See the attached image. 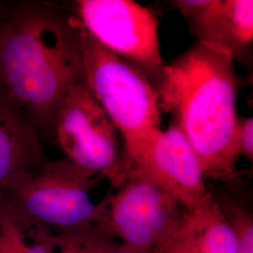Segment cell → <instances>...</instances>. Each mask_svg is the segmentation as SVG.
I'll list each match as a JSON object with an SVG mask.
<instances>
[{
	"instance_id": "cell-1",
	"label": "cell",
	"mask_w": 253,
	"mask_h": 253,
	"mask_svg": "<svg viewBox=\"0 0 253 253\" xmlns=\"http://www.w3.org/2000/svg\"><path fill=\"white\" fill-rule=\"evenodd\" d=\"M82 81L81 26L75 16L42 2L4 10L0 90L39 135L54 132L61 101Z\"/></svg>"
},
{
	"instance_id": "cell-2",
	"label": "cell",
	"mask_w": 253,
	"mask_h": 253,
	"mask_svg": "<svg viewBox=\"0 0 253 253\" xmlns=\"http://www.w3.org/2000/svg\"><path fill=\"white\" fill-rule=\"evenodd\" d=\"M234 62L197 43L164 67L155 88L160 109L175 117L206 179L227 182L237 177L235 130L240 80Z\"/></svg>"
},
{
	"instance_id": "cell-3",
	"label": "cell",
	"mask_w": 253,
	"mask_h": 253,
	"mask_svg": "<svg viewBox=\"0 0 253 253\" xmlns=\"http://www.w3.org/2000/svg\"><path fill=\"white\" fill-rule=\"evenodd\" d=\"M95 173L64 158L24 172L2 192L21 230L54 235L99 222L100 208L89 190Z\"/></svg>"
},
{
	"instance_id": "cell-4",
	"label": "cell",
	"mask_w": 253,
	"mask_h": 253,
	"mask_svg": "<svg viewBox=\"0 0 253 253\" xmlns=\"http://www.w3.org/2000/svg\"><path fill=\"white\" fill-rule=\"evenodd\" d=\"M81 43L84 81L122 135L125 154L130 153L161 129L156 90L138 68L111 53L82 26Z\"/></svg>"
},
{
	"instance_id": "cell-5",
	"label": "cell",
	"mask_w": 253,
	"mask_h": 253,
	"mask_svg": "<svg viewBox=\"0 0 253 253\" xmlns=\"http://www.w3.org/2000/svg\"><path fill=\"white\" fill-rule=\"evenodd\" d=\"M99 204L100 222L120 243L155 253L181 226L187 210L151 181L128 176Z\"/></svg>"
},
{
	"instance_id": "cell-6",
	"label": "cell",
	"mask_w": 253,
	"mask_h": 253,
	"mask_svg": "<svg viewBox=\"0 0 253 253\" xmlns=\"http://www.w3.org/2000/svg\"><path fill=\"white\" fill-rule=\"evenodd\" d=\"M75 18L100 44L138 68L156 88L165 65L151 9L130 0H78Z\"/></svg>"
},
{
	"instance_id": "cell-7",
	"label": "cell",
	"mask_w": 253,
	"mask_h": 253,
	"mask_svg": "<svg viewBox=\"0 0 253 253\" xmlns=\"http://www.w3.org/2000/svg\"><path fill=\"white\" fill-rule=\"evenodd\" d=\"M116 131L84 81L68 91L54 121L59 146L66 159L106 177L115 190L126 180Z\"/></svg>"
},
{
	"instance_id": "cell-8",
	"label": "cell",
	"mask_w": 253,
	"mask_h": 253,
	"mask_svg": "<svg viewBox=\"0 0 253 253\" xmlns=\"http://www.w3.org/2000/svg\"><path fill=\"white\" fill-rule=\"evenodd\" d=\"M128 176L151 181L170 193L189 212L208 196L198 157L175 123L159 129L134 151L123 156Z\"/></svg>"
},
{
	"instance_id": "cell-9",
	"label": "cell",
	"mask_w": 253,
	"mask_h": 253,
	"mask_svg": "<svg viewBox=\"0 0 253 253\" xmlns=\"http://www.w3.org/2000/svg\"><path fill=\"white\" fill-rule=\"evenodd\" d=\"M198 43L235 60L253 41V0H176Z\"/></svg>"
},
{
	"instance_id": "cell-10",
	"label": "cell",
	"mask_w": 253,
	"mask_h": 253,
	"mask_svg": "<svg viewBox=\"0 0 253 253\" xmlns=\"http://www.w3.org/2000/svg\"><path fill=\"white\" fill-rule=\"evenodd\" d=\"M47 162L36 129L0 90V194L20 174Z\"/></svg>"
},
{
	"instance_id": "cell-11",
	"label": "cell",
	"mask_w": 253,
	"mask_h": 253,
	"mask_svg": "<svg viewBox=\"0 0 253 253\" xmlns=\"http://www.w3.org/2000/svg\"><path fill=\"white\" fill-rule=\"evenodd\" d=\"M172 239L190 253H237L235 235L210 192L187 212Z\"/></svg>"
},
{
	"instance_id": "cell-12",
	"label": "cell",
	"mask_w": 253,
	"mask_h": 253,
	"mask_svg": "<svg viewBox=\"0 0 253 253\" xmlns=\"http://www.w3.org/2000/svg\"><path fill=\"white\" fill-rule=\"evenodd\" d=\"M53 239L52 253H111L119 243L99 222L64 231Z\"/></svg>"
},
{
	"instance_id": "cell-13",
	"label": "cell",
	"mask_w": 253,
	"mask_h": 253,
	"mask_svg": "<svg viewBox=\"0 0 253 253\" xmlns=\"http://www.w3.org/2000/svg\"><path fill=\"white\" fill-rule=\"evenodd\" d=\"M208 189L235 235L237 253H253V214L226 192Z\"/></svg>"
},
{
	"instance_id": "cell-14",
	"label": "cell",
	"mask_w": 253,
	"mask_h": 253,
	"mask_svg": "<svg viewBox=\"0 0 253 253\" xmlns=\"http://www.w3.org/2000/svg\"><path fill=\"white\" fill-rule=\"evenodd\" d=\"M36 243L27 244L23 231L11 216L0 194V253H52L54 250L53 235H39Z\"/></svg>"
},
{
	"instance_id": "cell-15",
	"label": "cell",
	"mask_w": 253,
	"mask_h": 253,
	"mask_svg": "<svg viewBox=\"0 0 253 253\" xmlns=\"http://www.w3.org/2000/svg\"><path fill=\"white\" fill-rule=\"evenodd\" d=\"M235 147L236 153L253 161V118H237L235 130Z\"/></svg>"
},
{
	"instance_id": "cell-16",
	"label": "cell",
	"mask_w": 253,
	"mask_h": 253,
	"mask_svg": "<svg viewBox=\"0 0 253 253\" xmlns=\"http://www.w3.org/2000/svg\"><path fill=\"white\" fill-rule=\"evenodd\" d=\"M155 253H190L186 251L183 247L177 242H175L173 239H171L168 243L160 248Z\"/></svg>"
},
{
	"instance_id": "cell-17",
	"label": "cell",
	"mask_w": 253,
	"mask_h": 253,
	"mask_svg": "<svg viewBox=\"0 0 253 253\" xmlns=\"http://www.w3.org/2000/svg\"><path fill=\"white\" fill-rule=\"evenodd\" d=\"M111 253H153L150 252H146L143 250H139L133 247L127 246V245L122 244V243H118V246L113 250V252Z\"/></svg>"
},
{
	"instance_id": "cell-18",
	"label": "cell",
	"mask_w": 253,
	"mask_h": 253,
	"mask_svg": "<svg viewBox=\"0 0 253 253\" xmlns=\"http://www.w3.org/2000/svg\"><path fill=\"white\" fill-rule=\"evenodd\" d=\"M3 12H4V9L0 12V27H1V19H2V15H3Z\"/></svg>"
},
{
	"instance_id": "cell-19",
	"label": "cell",
	"mask_w": 253,
	"mask_h": 253,
	"mask_svg": "<svg viewBox=\"0 0 253 253\" xmlns=\"http://www.w3.org/2000/svg\"><path fill=\"white\" fill-rule=\"evenodd\" d=\"M3 10V8H2V4H0V12Z\"/></svg>"
}]
</instances>
